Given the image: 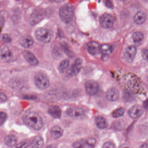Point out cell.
I'll return each mask as SVG.
<instances>
[{
  "label": "cell",
  "mask_w": 148,
  "mask_h": 148,
  "mask_svg": "<svg viewBox=\"0 0 148 148\" xmlns=\"http://www.w3.org/2000/svg\"><path fill=\"white\" fill-rule=\"evenodd\" d=\"M24 123L35 130L40 129L43 126L41 117L36 112L30 111L25 113L23 116Z\"/></svg>",
  "instance_id": "obj_1"
},
{
  "label": "cell",
  "mask_w": 148,
  "mask_h": 148,
  "mask_svg": "<svg viewBox=\"0 0 148 148\" xmlns=\"http://www.w3.org/2000/svg\"><path fill=\"white\" fill-rule=\"evenodd\" d=\"M74 8L73 5L66 3L60 9V16L61 20L65 23H69L73 19Z\"/></svg>",
  "instance_id": "obj_2"
},
{
  "label": "cell",
  "mask_w": 148,
  "mask_h": 148,
  "mask_svg": "<svg viewBox=\"0 0 148 148\" xmlns=\"http://www.w3.org/2000/svg\"><path fill=\"white\" fill-rule=\"evenodd\" d=\"M35 36L39 41L43 43H48L53 39V33L49 29L40 28L36 30Z\"/></svg>",
  "instance_id": "obj_3"
},
{
  "label": "cell",
  "mask_w": 148,
  "mask_h": 148,
  "mask_svg": "<svg viewBox=\"0 0 148 148\" xmlns=\"http://www.w3.org/2000/svg\"><path fill=\"white\" fill-rule=\"evenodd\" d=\"M35 83L36 87L41 90H45L49 87V79L45 74L39 72L36 75Z\"/></svg>",
  "instance_id": "obj_4"
},
{
  "label": "cell",
  "mask_w": 148,
  "mask_h": 148,
  "mask_svg": "<svg viewBox=\"0 0 148 148\" xmlns=\"http://www.w3.org/2000/svg\"><path fill=\"white\" fill-rule=\"evenodd\" d=\"M96 143V140L94 138L81 139L75 142L73 146L75 148H94Z\"/></svg>",
  "instance_id": "obj_5"
},
{
  "label": "cell",
  "mask_w": 148,
  "mask_h": 148,
  "mask_svg": "<svg viewBox=\"0 0 148 148\" xmlns=\"http://www.w3.org/2000/svg\"><path fill=\"white\" fill-rule=\"evenodd\" d=\"M67 114L74 120H81L84 117L85 113L83 109L81 108L73 107L69 108Z\"/></svg>",
  "instance_id": "obj_6"
},
{
  "label": "cell",
  "mask_w": 148,
  "mask_h": 148,
  "mask_svg": "<svg viewBox=\"0 0 148 148\" xmlns=\"http://www.w3.org/2000/svg\"><path fill=\"white\" fill-rule=\"evenodd\" d=\"M100 21L103 28L105 29L110 28L114 25L115 19L110 14H104L101 17Z\"/></svg>",
  "instance_id": "obj_7"
},
{
  "label": "cell",
  "mask_w": 148,
  "mask_h": 148,
  "mask_svg": "<svg viewBox=\"0 0 148 148\" xmlns=\"http://www.w3.org/2000/svg\"><path fill=\"white\" fill-rule=\"evenodd\" d=\"M45 13L43 10H36L31 14L29 19V22L32 25H35L40 22L43 19Z\"/></svg>",
  "instance_id": "obj_8"
},
{
  "label": "cell",
  "mask_w": 148,
  "mask_h": 148,
  "mask_svg": "<svg viewBox=\"0 0 148 148\" xmlns=\"http://www.w3.org/2000/svg\"><path fill=\"white\" fill-rule=\"evenodd\" d=\"M85 89L88 94L90 96L95 95L98 91V83L94 81H88L85 83Z\"/></svg>",
  "instance_id": "obj_9"
},
{
  "label": "cell",
  "mask_w": 148,
  "mask_h": 148,
  "mask_svg": "<svg viewBox=\"0 0 148 148\" xmlns=\"http://www.w3.org/2000/svg\"><path fill=\"white\" fill-rule=\"evenodd\" d=\"M136 53V48L135 46L130 45L125 50L124 56L125 60L129 63H132L134 59Z\"/></svg>",
  "instance_id": "obj_10"
},
{
  "label": "cell",
  "mask_w": 148,
  "mask_h": 148,
  "mask_svg": "<svg viewBox=\"0 0 148 148\" xmlns=\"http://www.w3.org/2000/svg\"><path fill=\"white\" fill-rule=\"evenodd\" d=\"M143 108L139 105H135L130 108L128 111L130 116L133 119L140 117L144 113Z\"/></svg>",
  "instance_id": "obj_11"
},
{
  "label": "cell",
  "mask_w": 148,
  "mask_h": 148,
  "mask_svg": "<svg viewBox=\"0 0 148 148\" xmlns=\"http://www.w3.org/2000/svg\"><path fill=\"white\" fill-rule=\"evenodd\" d=\"M82 61L81 59H77L75 61V62L71 66L68 71V74L70 76H74L77 74L82 67Z\"/></svg>",
  "instance_id": "obj_12"
},
{
  "label": "cell",
  "mask_w": 148,
  "mask_h": 148,
  "mask_svg": "<svg viewBox=\"0 0 148 148\" xmlns=\"http://www.w3.org/2000/svg\"><path fill=\"white\" fill-rule=\"evenodd\" d=\"M119 96L120 94L119 91L115 88H111L106 92V98L110 101H116L119 99Z\"/></svg>",
  "instance_id": "obj_13"
},
{
  "label": "cell",
  "mask_w": 148,
  "mask_h": 148,
  "mask_svg": "<svg viewBox=\"0 0 148 148\" xmlns=\"http://www.w3.org/2000/svg\"><path fill=\"white\" fill-rule=\"evenodd\" d=\"M0 56L4 61H10L13 57V54L8 46H3L0 49Z\"/></svg>",
  "instance_id": "obj_14"
},
{
  "label": "cell",
  "mask_w": 148,
  "mask_h": 148,
  "mask_svg": "<svg viewBox=\"0 0 148 148\" xmlns=\"http://www.w3.org/2000/svg\"><path fill=\"white\" fill-rule=\"evenodd\" d=\"M23 55L25 60L30 65L32 66H36L39 63L37 58L31 52L26 50L23 52Z\"/></svg>",
  "instance_id": "obj_15"
},
{
  "label": "cell",
  "mask_w": 148,
  "mask_h": 148,
  "mask_svg": "<svg viewBox=\"0 0 148 148\" xmlns=\"http://www.w3.org/2000/svg\"><path fill=\"white\" fill-rule=\"evenodd\" d=\"M87 49L90 54L93 55H96L99 54L100 51V47L99 44L96 42H90L87 44Z\"/></svg>",
  "instance_id": "obj_16"
},
{
  "label": "cell",
  "mask_w": 148,
  "mask_h": 148,
  "mask_svg": "<svg viewBox=\"0 0 148 148\" xmlns=\"http://www.w3.org/2000/svg\"><path fill=\"white\" fill-rule=\"evenodd\" d=\"M48 112L49 114L54 119H60L61 116V109L58 106H51L49 109Z\"/></svg>",
  "instance_id": "obj_17"
},
{
  "label": "cell",
  "mask_w": 148,
  "mask_h": 148,
  "mask_svg": "<svg viewBox=\"0 0 148 148\" xmlns=\"http://www.w3.org/2000/svg\"><path fill=\"white\" fill-rule=\"evenodd\" d=\"M20 43L22 47L25 48H28L33 46L34 41L31 36L27 35L22 37Z\"/></svg>",
  "instance_id": "obj_18"
},
{
  "label": "cell",
  "mask_w": 148,
  "mask_h": 148,
  "mask_svg": "<svg viewBox=\"0 0 148 148\" xmlns=\"http://www.w3.org/2000/svg\"><path fill=\"white\" fill-rule=\"evenodd\" d=\"M50 134L53 139H59L63 135V130L59 126H55L51 129Z\"/></svg>",
  "instance_id": "obj_19"
},
{
  "label": "cell",
  "mask_w": 148,
  "mask_h": 148,
  "mask_svg": "<svg viewBox=\"0 0 148 148\" xmlns=\"http://www.w3.org/2000/svg\"><path fill=\"white\" fill-rule=\"evenodd\" d=\"M147 18L146 13L143 11L137 12L134 17L135 22L137 24H142L145 22Z\"/></svg>",
  "instance_id": "obj_20"
},
{
  "label": "cell",
  "mask_w": 148,
  "mask_h": 148,
  "mask_svg": "<svg viewBox=\"0 0 148 148\" xmlns=\"http://www.w3.org/2000/svg\"><path fill=\"white\" fill-rule=\"evenodd\" d=\"M17 142V138L13 135H10L6 136L4 140V143L8 147H14Z\"/></svg>",
  "instance_id": "obj_21"
},
{
  "label": "cell",
  "mask_w": 148,
  "mask_h": 148,
  "mask_svg": "<svg viewBox=\"0 0 148 148\" xmlns=\"http://www.w3.org/2000/svg\"><path fill=\"white\" fill-rule=\"evenodd\" d=\"M95 122L97 127L100 129H104L108 127V122L105 118L102 116H99L97 117Z\"/></svg>",
  "instance_id": "obj_22"
},
{
  "label": "cell",
  "mask_w": 148,
  "mask_h": 148,
  "mask_svg": "<svg viewBox=\"0 0 148 148\" xmlns=\"http://www.w3.org/2000/svg\"><path fill=\"white\" fill-rule=\"evenodd\" d=\"M44 141L41 136H36L31 142V146L32 148H41L43 146Z\"/></svg>",
  "instance_id": "obj_23"
},
{
  "label": "cell",
  "mask_w": 148,
  "mask_h": 148,
  "mask_svg": "<svg viewBox=\"0 0 148 148\" xmlns=\"http://www.w3.org/2000/svg\"><path fill=\"white\" fill-rule=\"evenodd\" d=\"M122 96L123 100L126 102H131L133 101L135 99L134 93L129 90H127L123 91Z\"/></svg>",
  "instance_id": "obj_24"
},
{
  "label": "cell",
  "mask_w": 148,
  "mask_h": 148,
  "mask_svg": "<svg viewBox=\"0 0 148 148\" xmlns=\"http://www.w3.org/2000/svg\"><path fill=\"white\" fill-rule=\"evenodd\" d=\"M100 51L102 54L105 55H109L113 51L112 47L108 44H104L100 47Z\"/></svg>",
  "instance_id": "obj_25"
},
{
  "label": "cell",
  "mask_w": 148,
  "mask_h": 148,
  "mask_svg": "<svg viewBox=\"0 0 148 148\" xmlns=\"http://www.w3.org/2000/svg\"><path fill=\"white\" fill-rule=\"evenodd\" d=\"M69 65V61L68 60H65L62 61L58 67V70L61 73L65 72Z\"/></svg>",
  "instance_id": "obj_26"
},
{
  "label": "cell",
  "mask_w": 148,
  "mask_h": 148,
  "mask_svg": "<svg viewBox=\"0 0 148 148\" xmlns=\"http://www.w3.org/2000/svg\"><path fill=\"white\" fill-rule=\"evenodd\" d=\"M143 34L142 32L139 31L135 32L132 35V38L135 42H139L141 41L143 39Z\"/></svg>",
  "instance_id": "obj_27"
},
{
  "label": "cell",
  "mask_w": 148,
  "mask_h": 148,
  "mask_svg": "<svg viewBox=\"0 0 148 148\" xmlns=\"http://www.w3.org/2000/svg\"><path fill=\"white\" fill-rule=\"evenodd\" d=\"M124 112H125V110L123 108H120L113 111L112 115L114 118H118L123 116L124 115Z\"/></svg>",
  "instance_id": "obj_28"
},
{
  "label": "cell",
  "mask_w": 148,
  "mask_h": 148,
  "mask_svg": "<svg viewBox=\"0 0 148 148\" xmlns=\"http://www.w3.org/2000/svg\"><path fill=\"white\" fill-rule=\"evenodd\" d=\"M29 144V142L28 140L23 141L21 142L16 145L14 148H27Z\"/></svg>",
  "instance_id": "obj_29"
},
{
  "label": "cell",
  "mask_w": 148,
  "mask_h": 148,
  "mask_svg": "<svg viewBox=\"0 0 148 148\" xmlns=\"http://www.w3.org/2000/svg\"><path fill=\"white\" fill-rule=\"evenodd\" d=\"M1 39L2 41L4 43H10L11 41V38L10 35L8 34H3L2 35Z\"/></svg>",
  "instance_id": "obj_30"
},
{
  "label": "cell",
  "mask_w": 148,
  "mask_h": 148,
  "mask_svg": "<svg viewBox=\"0 0 148 148\" xmlns=\"http://www.w3.org/2000/svg\"><path fill=\"white\" fill-rule=\"evenodd\" d=\"M7 118V114L4 112H0V127L4 123Z\"/></svg>",
  "instance_id": "obj_31"
},
{
  "label": "cell",
  "mask_w": 148,
  "mask_h": 148,
  "mask_svg": "<svg viewBox=\"0 0 148 148\" xmlns=\"http://www.w3.org/2000/svg\"><path fill=\"white\" fill-rule=\"evenodd\" d=\"M103 148H116V147L113 142H107L103 144Z\"/></svg>",
  "instance_id": "obj_32"
},
{
  "label": "cell",
  "mask_w": 148,
  "mask_h": 148,
  "mask_svg": "<svg viewBox=\"0 0 148 148\" xmlns=\"http://www.w3.org/2000/svg\"><path fill=\"white\" fill-rule=\"evenodd\" d=\"M7 100V97L4 94L0 93V103H3Z\"/></svg>",
  "instance_id": "obj_33"
},
{
  "label": "cell",
  "mask_w": 148,
  "mask_h": 148,
  "mask_svg": "<svg viewBox=\"0 0 148 148\" xmlns=\"http://www.w3.org/2000/svg\"><path fill=\"white\" fill-rule=\"evenodd\" d=\"M142 55L144 59L148 61V50H144L143 51Z\"/></svg>",
  "instance_id": "obj_34"
},
{
  "label": "cell",
  "mask_w": 148,
  "mask_h": 148,
  "mask_svg": "<svg viewBox=\"0 0 148 148\" xmlns=\"http://www.w3.org/2000/svg\"><path fill=\"white\" fill-rule=\"evenodd\" d=\"M105 4L108 8H113L114 6H113V3L110 1H105Z\"/></svg>",
  "instance_id": "obj_35"
},
{
  "label": "cell",
  "mask_w": 148,
  "mask_h": 148,
  "mask_svg": "<svg viewBox=\"0 0 148 148\" xmlns=\"http://www.w3.org/2000/svg\"><path fill=\"white\" fill-rule=\"evenodd\" d=\"M4 22H5V21H4L3 17H0V26L1 27L3 26V25H4Z\"/></svg>",
  "instance_id": "obj_36"
},
{
  "label": "cell",
  "mask_w": 148,
  "mask_h": 148,
  "mask_svg": "<svg viewBox=\"0 0 148 148\" xmlns=\"http://www.w3.org/2000/svg\"><path fill=\"white\" fill-rule=\"evenodd\" d=\"M140 148H148V143H144L140 147Z\"/></svg>",
  "instance_id": "obj_37"
},
{
  "label": "cell",
  "mask_w": 148,
  "mask_h": 148,
  "mask_svg": "<svg viewBox=\"0 0 148 148\" xmlns=\"http://www.w3.org/2000/svg\"><path fill=\"white\" fill-rule=\"evenodd\" d=\"M119 148H130L129 147L128 145H126V144H123V145H122Z\"/></svg>",
  "instance_id": "obj_38"
},
{
  "label": "cell",
  "mask_w": 148,
  "mask_h": 148,
  "mask_svg": "<svg viewBox=\"0 0 148 148\" xmlns=\"http://www.w3.org/2000/svg\"><path fill=\"white\" fill-rule=\"evenodd\" d=\"M46 148H56L55 146L53 145H49Z\"/></svg>",
  "instance_id": "obj_39"
},
{
  "label": "cell",
  "mask_w": 148,
  "mask_h": 148,
  "mask_svg": "<svg viewBox=\"0 0 148 148\" xmlns=\"http://www.w3.org/2000/svg\"></svg>",
  "instance_id": "obj_40"
}]
</instances>
